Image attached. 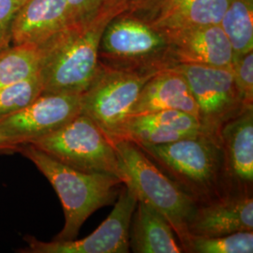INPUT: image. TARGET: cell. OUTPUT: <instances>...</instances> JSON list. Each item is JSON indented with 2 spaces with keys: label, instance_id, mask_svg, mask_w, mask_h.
Wrapping results in <instances>:
<instances>
[{
  "label": "cell",
  "instance_id": "12",
  "mask_svg": "<svg viewBox=\"0 0 253 253\" xmlns=\"http://www.w3.org/2000/svg\"><path fill=\"white\" fill-rule=\"evenodd\" d=\"M164 32L174 65L232 67L234 52L219 24L184 27Z\"/></svg>",
  "mask_w": 253,
  "mask_h": 253
},
{
  "label": "cell",
  "instance_id": "25",
  "mask_svg": "<svg viewBox=\"0 0 253 253\" xmlns=\"http://www.w3.org/2000/svg\"><path fill=\"white\" fill-rule=\"evenodd\" d=\"M21 4L19 0H0V51L12 44V21Z\"/></svg>",
  "mask_w": 253,
  "mask_h": 253
},
{
  "label": "cell",
  "instance_id": "8",
  "mask_svg": "<svg viewBox=\"0 0 253 253\" xmlns=\"http://www.w3.org/2000/svg\"><path fill=\"white\" fill-rule=\"evenodd\" d=\"M170 68L188 83L205 132L219 135L221 126L248 109L239 97L231 68L197 64H175Z\"/></svg>",
  "mask_w": 253,
  "mask_h": 253
},
{
  "label": "cell",
  "instance_id": "9",
  "mask_svg": "<svg viewBox=\"0 0 253 253\" xmlns=\"http://www.w3.org/2000/svg\"><path fill=\"white\" fill-rule=\"evenodd\" d=\"M135 194L123 184L115 208L90 235L71 241L44 242L27 235L22 253H126L129 252V224L137 205Z\"/></svg>",
  "mask_w": 253,
  "mask_h": 253
},
{
  "label": "cell",
  "instance_id": "17",
  "mask_svg": "<svg viewBox=\"0 0 253 253\" xmlns=\"http://www.w3.org/2000/svg\"><path fill=\"white\" fill-rule=\"evenodd\" d=\"M170 222L155 208L137 201L129 224V251L135 253H181Z\"/></svg>",
  "mask_w": 253,
  "mask_h": 253
},
{
  "label": "cell",
  "instance_id": "11",
  "mask_svg": "<svg viewBox=\"0 0 253 253\" xmlns=\"http://www.w3.org/2000/svg\"><path fill=\"white\" fill-rule=\"evenodd\" d=\"M253 231V192L227 190L197 205L189 235L219 236Z\"/></svg>",
  "mask_w": 253,
  "mask_h": 253
},
{
  "label": "cell",
  "instance_id": "16",
  "mask_svg": "<svg viewBox=\"0 0 253 253\" xmlns=\"http://www.w3.org/2000/svg\"><path fill=\"white\" fill-rule=\"evenodd\" d=\"M163 110L184 112L199 120L198 106L188 83L172 68L159 72L147 81L130 117Z\"/></svg>",
  "mask_w": 253,
  "mask_h": 253
},
{
  "label": "cell",
  "instance_id": "1",
  "mask_svg": "<svg viewBox=\"0 0 253 253\" xmlns=\"http://www.w3.org/2000/svg\"><path fill=\"white\" fill-rule=\"evenodd\" d=\"M118 15L109 7L89 22L70 24L39 47L42 93L82 94L100 70L99 47L109 22Z\"/></svg>",
  "mask_w": 253,
  "mask_h": 253
},
{
  "label": "cell",
  "instance_id": "13",
  "mask_svg": "<svg viewBox=\"0 0 253 253\" xmlns=\"http://www.w3.org/2000/svg\"><path fill=\"white\" fill-rule=\"evenodd\" d=\"M219 140L227 190L253 192V107L221 126Z\"/></svg>",
  "mask_w": 253,
  "mask_h": 253
},
{
  "label": "cell",
  "instance_id": "26",
  "mask_svg": "<svg viewBox=\"0 0 253 253\" xmlns=\"http://www.w3.org/2000/svg\"><path fill=\"white\" fill-rule=\"evenodd\" d=\"M165 0H106L104 7L116 10L118 14L134 13L145 15L159 8Z\"/></svg>",
  "mask_w": 253,
  "mask_h": 253
},
{
  "label": "cell",
  "instance_id": "3",
  "mask_svg": "<svg viewBox=\"0 0 253 253\" xmlns=\"http://www.w3.org/2000/svg\"><path fill=\"white\" fill-rule=\"evenodd\" d=\"M138 146L198 204L227 191L219 135L203 131L165 145Z\"/></svg>",
  "mask_w": 253,
  "mask_h": 253
},
{
  "label": "cell",
  "instance_id": "7",
  "mask_svg": "<svg viewBox=\"0 0 253 253\" xmlns=\"http://www.w3.org/2000/svg\"><path fill=\"white\" fill-rule=\"evenodd\" d=\"M158 73L113 70L100 65L86 90L81 94V113L90 118L114 143L147 81Z\"/></svg>",
  "mask_w": 253,
  "mask_h": 253
},
{
  "label": "cell",
  "instance_id": "22",
  "mask_svg": "<svg viewBox=\"0 0 253 253\" xmlns=\"http://www.w3.org/2000/svg\"><path fill=\"white\" fill-rule=\"evenodd\" d=\"M39 75L0 87V120L9 118L27 107L42 94Z\"/></svg>",
  "mask_w": 253,
  "mask_h": 253
},
{
  "label": "cell",
  "instance_id": "21",
  "mask_svg": "<svg viewBox=\"0 0 253 253\" xmlns=\"http://www.w3.org/2000/svg\"><path fill=\"white\" fill-rule=\"evenodd\" d=\"M183 249L191 253H253V231L219 236L189 235Z\"/></svg>",
  "mask_w": 253,
  "mask_h": 253
},
{
  "label": "cell",
  "instance_id": "23",
  "mask_svg": "<svg viewBox=\"0 0 253 253\" xmlns=\"http://www.w3.org/2000/svg\"><path fill=\"white\" fill-rule=\"evenodd\" d=\"M231 70L245 107H253V51L234 56Z\"/></svg>",
  "mask_w": 253,
  "mask_h": 253
},
{
  "label": "cell",
  "instance_id": "10",
  "mask_svg": "<svg viewBox=\"0 0 253 253\" xmlns=\"http://www.w3.org/2000/svg\"><path fill=\"white\" fill-rule=\"evenodd\" d=\"M81 113V94L42 93L29 105L0 120V129L20 145L50 134Z\"/></svg>",
  "mask_w": 253,
  "mask_h": 253
},
{
  "label": "cell",
  "instance_id": "14",
  "mask_svg": "<svg viewBox=\"0 0 253 253\" xmlns=\"http://www.w3.org/2000/svg\"><path fill=\"white\" fill-rule=\"evenodd\" d=\"M68 25V0H26L12 21L11 42L39 48Z\"/></svg>",
  "mask_w": 253,
  "mask_h": 253
},
{
  "label": "cell",
  "instance_id": "6",
  "mask_svg": "<svg viewBox=\"0 0 253 253\" xmlns=\"http://www.w3.org/2000/svg\"><path fill=\"white\" fill-rule=\"evenodd\" d=\"M29 144L78 171L120 178L114 143L90 118L82 113L54 132Z\"/></svg>",
  "mask_w": 253,
  "mask_h": 253
},
{
  "label": "cell",
  "instance_id": "2",
  "mask_svg": "<svg viewBox=\"0 0 253 253\" xmlns=\"http://www.w3.org/2000/svg\"><path fill=\"white\" fill-rule=\"evenodd\" d=\"M18 153L25 156L42 172L63 207L65 224L54 237L56 241H71L79 235L85 220L98 209L112 204L122 181L118 176L84 172L73 169L29 143L22 144Z\"/></svg>",
  "mask_w": 253,
  "mask_h": 253
},
{
  "label": "cell",
  "instance_id": "24",
  "mask_svg": "<svg viewBox=\"0 0 253 253\" xmlns=\"http://www.w3.org/2000/svg\"><path fill=\"white\" fill-rule=\"evenodd\" d=\"M106 0H68L70 24H84L95 18Z\"/></svg>",
  "mask_w": 253,
  "mask_h": 253
},
{
  "label": "cell",
  "instance_id": "28",
  "mask_svg": "<svg viewBox=\"0 0 253 253\" xmlns=\"http://www.w3.org/2000/svg\"><path fill=\"white\" fill-rule=\"evenodd\" d=\"M19 1H20V2H21V3H23V2H25V1H26V0H19Z\"/></svg>",
  "mask_w": 253,
  "mask_h": 253
},
{
  "label": "cell",
  "instance_id": "19",
  "mask_svg": "<svg viewBox=\"0 0 253 253\" xmlns=\"http://www.w3.org/2000/svg\"><path fill=\"white\" fill-rule=\"evenodd\" d=\"M219 26L231 43L234 56L253 51V0H229Z\"/></svg>",
  "mask_w": 253,
  "mask_h": 253
},
{
  "label": "cell",
  "instance_id": "27",
  "mask_svg": "<svg viewBox=\"0 0 253 253\" xmlns=\"http://www.w3.org/2000/svg\"><path fill=\"white\" fill-rule=\"evenodd\" d=\"M20 144L0 129V155H11L18 153Z\"/></svg>",
  "mask_w": 253,
  "mask_h": 253
},
{
  "label": "cell",
  "instance_id": "4",
  "mask_svg": "<svg viewBox=\"0 0 253 253\" xmlns=\"http://www.w3.org/2000/svg\"><path fill=\"white\" fill-rule=\"evenodd\" d=\"M114 145L122 183L134 192L138 201L164 216L184 248L197 201L159 168L134 142L120 139L115 141Z\"/></svg>",
  "mask_w": 253,
  "mask_h": 253
},
{
  "label": "cell",
  "instance_id": "5",
  "mask_svg": "<svg viewBox=\"0 0 253 253\" xmlns=\"http://www.w3.org/2000/svg\"><path fill=\"white\" fill-rule=\"evenodd\" d=\"M99 61L108 69L138 73H159L174 65L165 32L134 13H121L109 22Z\"/></svg>",
  "mask_w": 253,
  "mask_h": 253
},
{
  "label": "cell",
  "instance_id": "15",
  "mask_svg": "<svg viewBox=\"0 0 253 253\" xmlns=\"http://www.w3.org/2000/svg\"><path fill=\"white\" fill-rule=\"evenodd\" d=\"M203 131L199 120L193 116L163 110L129 117L118 140H129L137 145H165Z\"/></svg>",
  "mask_w": 253,
  "mask_h": 253
},
{
  "label": "cell",
  "instance_id": "18",
  "mask_svg": "<svg viewBox=\"0 0 253 253\" xmlns=\"http://www.w3.org/2000/svg\"><path fill=\"white\" fill-rule=\"evenodd\" d=\"M229 0H165L157 9L141 15L161 30L218 25Z\"/></svg>",
  "mask_w": 253,
  "mask_h": 253
},
{
  "label": "cell",
  "instance_id": "20",
  "mask_svg": "<svg viewBox=\"0 0 253 253\" xmlns=\"http://www.w3.org/2000/svg\"><path fill=\"white\" fill-rule=\"evenodd\" d=\"M39 48L11 45L0 51V87L28 79L38 74Z\"/></svg>",
  "mask_w": 253,
  "mask_h": 253
}]
</instances>
